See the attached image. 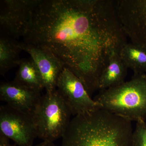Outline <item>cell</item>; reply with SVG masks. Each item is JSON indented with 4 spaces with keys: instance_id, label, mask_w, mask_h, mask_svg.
<instances>
[{
    "instance_id": "cell-1",
    "label": "cell",
    "mask_w": 146,
    "mask_h": 146,
    "mask_svg": "<svg viewBox=\"0 0 146 146\" xmlns=\"http://www.w3.org/2000/svg\"><path fill=\"white\" fill-rule=\"evenodd\" d=\"M23 38L59 58L90 96L110 55L127 43L112 0H41Z\"/></svg>"
},
{
    "instance_id": "cell-2",
    "label": "cell",
    "mask_w": 146,
    "mask_h": 146,
    "mask_svg": "<svg viewBox=\"0 0 146 146\" xmlns=\"http://www.w3.org/2000/svg\"><path fill=\"white\" fill-rule=\"evenodd\" d=\"M131 122L102 109L76 115L61 146H132Z\"/></svg>"
},
{
    "instance_id": "cell-3",
    "label": "cell",
    "mask_w": 146,
    "mask_h": 146,
    "mask_svg": "<svg viewBox=\"0 0 146 146\" xmlns=\"http://www.w3.org/2000/svg\"><path fill=\"white\" fill-rule=\"evenodd\" d=\"M94 100L101 109L136 122L146 120V78L133 74L117 86L100 90Z\"/></svg>"
},
{
    "instance_id": "cell-4",
    "label": "cell",
    "mask_w": 146,
    "mask_h": 146,
    "mask_svg": "<svg viewBox=\"0 0 146 146\" xmlns=\"http://www.w3.org/2000/svg\"><path fill=\"white\" fill-rule=\"evenodd\" d=\"M70 110L57 89L42 95L33 118L37 137L53 142L63 137L71 121Z\"/></svg>"
},
{
    "instance_id": "cell-5",
    "label": "cell",
    "mask_w": 146,
    "mask_h": 146,
    "mask_svg": "<svg viewBox=\"0 0 146 146\" xmlns=\"http://www.w3.org/2000/svg\"><path fill=\"white\" fill-rule=\"evenodd\" d=\"M0 133L19 146H33L37 137L32 115L7 104L0 106Z\"/></svg>"
},
{
    "instance_id": "cell-6",
    "label": "cell",
    "mask_w": 146,
    "mask_h": 146,
    "mask_svg": "<svg viewBox=\"0 0 146 146\" xmlns=\"http://www.w3.org/2000/svg\"><path fill=\"white\" fill-rule=\"evenodd\" d=\"M56 89L74 116L101 109V105L91 98L81 80L66 67L58 77Z\"/></svg>"
},
{
    "instance_id": "cell-7",
    "label": "cell",
    "mask_w": 146,
    "mask_h": 146,
    "mask_svg": "<svg viewBox=\"0 0 146 146\" xmlns=\"http://www.w3.org/2000/svg\"><path fill=\"white\" fill-rule=\"evenodd\" d=\"M40 1H1V28L7 34L13 38L23 37L27 31L35 10Z\"/></svg>"
},
{
    "instance_id": "cell-8",
    "label": "cell",
    "mask_w": 146,
    "mask_h": 146,
    "mask_svg": "<svg viewBox=\"0 0 146 146\" xmlns=\"http://www.w3.org/2000/svg\"><path fill=\"white\" fill-rule=\"evenodd\" d=\"M116 9L127 37L146 49V0H117Z\"/></svg>"
},
{
    "instance_id": "cell-9",
    "label": "cell",
    "mask_w": 146,
    "mask_h": 146,
    "mask_svg": "<svg viewBox=\"0 0 146 146\" xmlns=\"http://www.w3.org/2000/svg\"><path fill=\"white\" fill-rule=\"evenodd\" d=\"M23 50L30 55L38 68L46 92L56 89V83L60 73L65 67L64 63L48 50L19 42Z\"/></svg>"
},
{
    "instance_id": "cell-10",
    "label": "cell",
    "mask_w": 146,
    "mask_h": 146,
    "mask_svg": "<svg viewBox=\"0 0 146 146\" xmlns=\"http://www.w3.org/2000/svg\"><path fill=\"white\" fill-rule=\"evenodd\" d=\"M41 91L14 81L2 82L0 85V100L11 107L32 115Z\"/></svg>"
},
{
    "instance_id": "cell-11",
    "label": "cell",
    "mask_w": 146,
    "mask_h": 146,
    "mask_svg": "<svg viewBox=\"0 0 146 146\" xmlns=\"http://www.w3.org/2000/svg\"><path fill=\"white\" fill-rule=\"evenodd\" d=\"M127 69L119 53H112L100 77L99 90L115 87L125 82Z\"/></svg>"
},
{
    "instance_id": "cell-12",
    "label": "cell",
    "mask_w": 146,
    "mask_h": 146,
    "mask_svg": "<svg viewBox=\"0 0 146 146\" xmlns=\"http://www.w3.org/2000/svg\"><path fill=\"white\" fill-rule=\"evenodd\" d=\"M120 57L134 74L146 73V49L133 43H127L119 52Z\"/></svg>"
},
{
    "instance_id": "cell-13",
    "label": "cell",
    "mask_w": 146,
    "mask_h": 146,
    "mask_svg": "<svg viewBox=\"0 0 146 146\" xmlns=\"http://www.w3.org/2000/svg\"><path fill=\"white\" fill-rule=\"evenodd\" d=\"M23 50L19 42L9 37L0 39V74L4 76L11 69L18 66L21 59L20 53Z\"/></svg>"
},
{
    "instance_id": "cell-14",
    "label": "cell",
    "mask_w": 146,
    "mask_h": 146,
    "mask_svg": "<svg viewBox=\"0 0 146 146\" xmlns=\"http://www.w3.org/2000/svg\"><path fill=\"white\" fill-rule=\"evenodd\" d=\"M14 80L17 83L40 91L44 89L40 73L32 58L21 59Z\"/></svg>"
},
{
    "instance_id": "cell-15",
    "label": "cell",
    "mask_w": 146,
    "mask_h": 146,
    "mask_svg": "<svg viewBox=\"0 0 146 146\" xmlns=\"http://www.w3.org/2000/svg\"><path fill=\"white\" fill-rule=\"evenodd\" d=\"M132 146H146V122H136L132 136Z\"/></svg>"
},
{
    "instance_id": "cell-16",
    "label": "cell",
    "mask_w": 146,
    "mask_h": 146,
    "mask_svg": "<svg viewBox=\"0 0 146 146\" xmlns=\"http://www.w3.org/2000/svg\"><path fill=\"white\" fill-rule=\"evenodd\" d=\"M9 139L0 133V146H16L11 145L9 142Z\"/></svg>"
},
{
    "instance_id": "cell-17",
    "label": "cell",
    "mask_w": 146,
    "mask_h": 146,
    "mask_svg": "<svg viewBox=\"0 0 146 146\" xmlns=\"http://www.w3.org/2000/svg\"><path fill=\"white\" fill-rule=\"evenodd\" d=\"M33 146H57L55 145L53 142L43 141L42 143Z\"/></svg>"
},
{
    "instance_id": "cell-18",
    "label": "cell",
    "mask_w": 146,
    "mask_h": 146,
    "mask_svg": "<svg viewBox=\"0 0 146 146\" xmlns=\"http://www.w3.org/2000/svg\"><path fill=\"white\" fill-rule=\"evenodd\" d=\"M144 75H145V77L146 78V74H144Z\"/></svg>"
}]
</instances>
